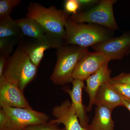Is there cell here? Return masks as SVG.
I'll return each mask as SVG.
<instances>
[{"instance_id": "cell-4", "label": "cell", "mask_w": 130, "mask_h": 130, "mask_svg": "<svg viewBox=\"0 0 130 130\" xmlns=\"http://www.w3.org/2000/svg\"><path fill=\"white\" fill-rule=\"evenodd\" d=\"M26 17L37 21L47 32L59 37L64 41L65 26L70 17L64 10L58 9L53 6L45 7L30 2Z\"/></svg>"}, {"instance_id": "cell-5", "label": "cell", "mask_w": 130, "mask_h": 130, "mask_svg": "<svg viewBox=\"0 0 130 130\" xmlns=\"http://www.w3.org/2000/svg\"><path fill=\"white\" fill-rule=\"evenodd\" d=\"M2 108L6 120L0 125V130H24L30 126L48 122L49 117L44 113L31 108L5 107Z\"/></svg>"}, {"instance_id": "cell-17", "label": "cell", "mask_w": 130, "mask_h": 130, "mask_svg": "<svg viewBox=\"0 0 130 130\" xmlns=\"http://www.w3.org/2000/svg\"><path fill=\"white\" fill-rule=\"evenodd\" d=\"M21 29L10 15L0 18V38L17 37L21 40Z\"/></svg>"}, {"instance_id": "cell-12", "label": "cell", "mask_w": 130, "mask_h": 130, "mask_svg": "<svg viewBox=\"0 0 130 130\" xmlns=\"http://www.w3.org/2000/svg\"><path fill=\"white\" fill-rule=\"evenodd\" d=\"M72 88H63L65 92L68 93L71 99L72 106L78 118L79 123L83 128H87L89 124V118L87 115V109L83 105L82 100L83 90L85 88L84 81L74 79L72 82Z\"/></svg>"}, {"instance_id": "cell-11", "label": "cell", "mask_w": 130, "mask_h": 130, "mask_svg": "<svg viewBox=\"0 0 130 130\" xmlns=\"http://www.w3.org/2000/svg\"><path fill=\"white\" fill-rule=\"evenodd\" d=\"M55 118L49 122L53 124H63L65 130H86L79 123L78 118L73 109L71 102L69 100L63 102L61 105L54 107L52 111Z\"/></svg>"}, {"instance_id": "cell-6", "label": "cell", "mask_w": 130, "mask_h": 130, "mask_svg": "<svg viewBox=\"0 0 130 130\" xmlns=\"http://www.w3.org/2000/svg\"><path fill=\"white\" fill-rule=\"evenodd\" d=\"M115 0H102L96 6L86 11L77 13L69 17L78 23H91L102 25L111 30L119 29L113 11Z\"/></svg>"}, {"instance_id": "cell-15", "label": "cell", "mask_w": 130, "mask_h": 130, "mask_svg": "<svg viewBox=\"0 0 130 130\" xmlns=\"http://www.w3.org/2000/svg\"><path fill=\"white\" fill-rule=\"evenodd\" d=\"M112 111L104 106H96L94 117L90 126L96 130H114Z\"/></svg>"}, {"instance_id": "cell-8", "label": "cell", "mask_w": 130, "mask_h": 130, "mask_svg": "<svg viewBox=\"0 0 130 130\" xmlns=\"http://www.w3.org/2000/svg\"><path fill=\"white\" fill-rule=\"evenodd\" d=\"M91 47L94 52L101 54L109 61L121 60L130 53V31Z\"/></svg>"}, {"instance_id": "cell-25", "label": "cell", "mask_w": 130, "mask_h": 130, "mask_svg": "<svg viewBox=\"0 0 130 130\" xmlns=\"http://www.w3.org/2000/svg\"><path fill=\"white\" fill-rule=\"evenodd\" d=\"M81 7L88 6L95 4L98 3V1L94 0H78Z\"/></svg>"}, {"instance_id": "cell-14", "label": "cell", "mask_w": 130, "mask_h": 130, "mask_svg": "<svg viewBox=\"0 0 130 130\" xmlns=\"http://www.w3.org/2000/svg\"><path fill=\"white\" fill-rule=\"evenodd\" d=\"M123 97L117 93L109 82L102 85L98 91L94 105L107 107L112 111L116 107L123 106Z\"/></svg>"}, {"instance_id": "cell-21", "label": "cell", "mask_w": 130, "mask_h": 130, "mask_svg": "<svg viewBox=\"0 0 130 130\" xmlns=\"http://www.w3.org/2000/svg\"><path fill=\"white\" fill-rule=\"evenodd\" d=\"M24 130H65V129L59 128L58 125L48 121L44 124L28 126Z\"/></svg>"}, {"instance_id": "cell-27", "label": "cell", "mask_w": 130, "mask_h": 130, "mask_svg": "<svg viewBox=\"0 0 130 130\" xmlns=\"http://www.w3.org/2000/svg\"><path fill=\"white\" fill-rule=\"evenodd\" d=\"M86 130H96L95 129H94L92 128V127H91V126H90L89 125L88 127L87 128Z\"/></svg>"}, {"instance_id": "cell-3", "label": "cell", "mask_w": 130, "mask_h": 130, "mask_svg": "<svg viewBox=\"0 0 130 130\" xmlns=\"http://www.w3.org/2000/svg\"><path fill=\"white\" fill-rule=\"evenodd\" d=\"M88 50V48L75 45H64L56 49L57 61L50 80L54 84L62 86L72 83L77 65Z\"/></svg>"}, {"instance_id": "cell-26", "label": "cell", "mask_w": 130, "mask_h": 130, "mask_svg": "<svg viewBox=\"0 0 130 130\" xmlns=\"http://www.w3.org/2000/svg\"><path fill=\"white\" fill-rule=\"evenodd\" d=\"M123 106L127 108L130 112V100L123 98Z\"/></svg>"}, {"instance_id": "cell-10", "label": "cell", "mask_w": 130, "mask_h": 130, "mask_svg": "<svg viewBox=\"0 0 130 130\" xmlns=\"http://www.w3.org/2000/svg\"><path fill=\"white\" fill-rule=\"evenodd\" d=\"M108 62L109 61L101 54L88 50L78 63L73 74V79L86 80Z\"/></svg>"}, {"instance_id": "cell-1", "label": "cell", "mask_w": 130, "mask_h": 130, "mask_svg": "<svg viewBox=\"0 0 130 130\" xmlns=\"http://www.w3.org/2000/svg\"><path fill=\"white\" fill-rule=\"evenodd\" d=\"M65 29L64 45L88 48L112 38L109 29L93 24L78 23L69 18Z\"/></svg>"}, {"instance_id": "cell-9", "label": "cell", "mask_w": 130, "mask_h": 130, "mask_svg": "<svg viewBox=\"0 0 130 130\" xmlns=\"http://www.w3.org/2000/svg\"><path fill=\"white\" fill-rule=\"evenodd\" d=\"M0 107L31 108L23 92L3 75L0 77Z\"/></svg>"}, {"instance_id": "cell-24", "label": "cell", "mask_w": 130, "mask_h": 130, "mask_svg": "<svg viewBox=\"0 0 130 130\" xmlns=\"http://www.w3.org/2000/svg\"><path fill=\"white\" fill-rule=\"evenodd\" d=\"M9 57L6 55H0V77L3 75L5 67Z\"/></svg>"}, {"instance_id": "cell-2", "label": "cell", "mask_w": 130, "mask_h": 130, "mask_svg": "<svg viewBox=\"0 0 130 130\" xmlns=\"http://www.w3.org/2000/svg\"><path fill=\"white\" fill-rule=\"evenodd\" d=\"M37 69L19 44L8 58L3 75L7 81L24 92L26 87L36 77Z\"/></svg>"}, {"instance_id": "cell-23", "label": "cell", "mask_w": 130, "mask_h": 130, "mask_svg": "<svg viewBox=\"0 0 130 130\" xmlns=\"http://www.w3.org/2000/svg\"><path fill=\"white\" fill-rule=\"evenodd\" d=\"M113 81L119 83H125L130 84V73H123L120 74L118 76L112 78Z\"/></svg>"}, {"instance_id": "cell-7", "label": "cell", "mask_w": 130, "mask_h": 130, "mask_svg": "<svg viewBox=\"0 0 130 130\" xmlns=\"http://www.w3.org/2000/svg\"><path fill=\"white\" fill-rule=\"evenodd\" d=\"M34 39L33 41L25 43L20 41L19 44L37 68L46 50L50 48L57 49L64 46V40L62 38L49 32L40 39Z\"/></svg>"}, {"instance_id": "cell-18", "label": "cell", "mask_w": 130, "mask_h": 130, "mask_svg": "<svg viewBox=\"0 0 130 130\" xmlns=\"http://www.w3.org/2000/svg\"><path fill=\"white\" fill-rule=\"evenodd\" d=\"M21 40L17 37H7L0 38V55L9 57L15 44Z\"/></svg>"}, {"instance_id": "cell-20", "label": "cell", "mask_w": 130, "mask_h": 130, "mask_svg": "<svg viewBox=\"0 0 130 130\" xmlns=\"http://www.w3.org/2000/svg\"><path fill=\"white\" fill-rule=\"evenodd\" d=\"M109 83L112 88L122 97L130 100L129 84L116 82L111 79Z\"/></svg>"}, {"instance_id": "cell-16", "label": "cell", "mask_w": 130, "mask_h": 130, "mask_svg": "<svg viewBox=\"0 0 130 130\" xmlns=\"http://www.w3.org/2000/svg\"><path fill=\"white\" fill-rule=\"evenodd\" d=\"M15 21L23 35L34 39H40L48 33L39 23L32 19L26 17L15 20Z\"/></svg>"}, {"instance_id": "cell-22", "label": "cell", "mask_w": 130, "mask_h": 130, "mask_svg": "<svg viewBox=\"0 0 130 130\" xmlns=\"http://www.w3.org/2000/svg\"><path fill=\"white\" fill-rule=\"evenodd\" d=\"M80 7L78 0H67L64 3V10L67 13H72V15L77 14Z\"/></svg>"}, {"instance_id": "cell-13", "label": "cell", "mask_w": 130, "mask_h": 130, "mask_svg": "<svg viewBox=\"0 0 130 130\" xmlns=\"http://www.w3.org/2000/svg\"><path fill=\"white\" fill-rule=\"evenodd\" d=\"M109 62H107L93 75L86 79L85 90L88 94L89 102L86 109L90 111L94 105L98 91L102 85L109 82L111 79L112 71L108 67Z\"/></svg>"}, {"instance_id": "cell-19", "label": "cell", "mask_w": 130, "mask_h": 130, "mask_svg": "<svg viewBox=\"0 0 130 130\" xmlns=\"http://www.w3.org/2000/svg\"><path fill=\"white\" fill-rule=\"evenodd\" d=\"M21 2L20 0H1L0 18L10 15L13 8Z\"/></svg>"}]
</instances>
